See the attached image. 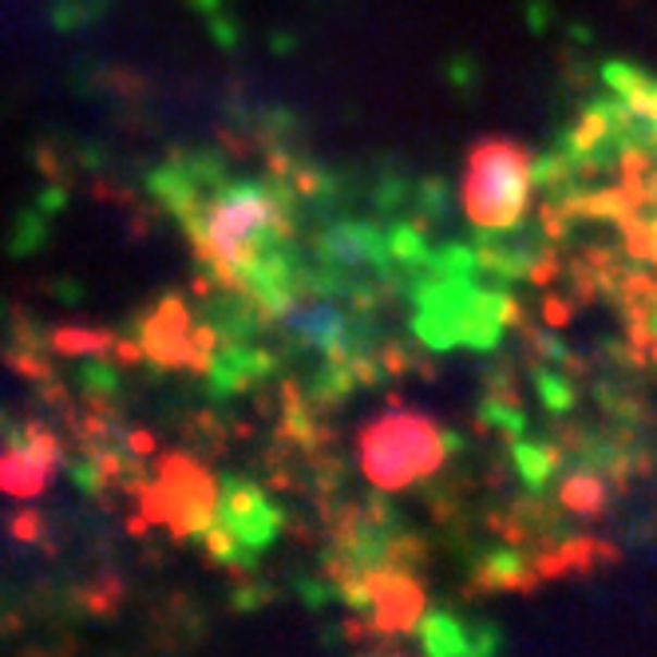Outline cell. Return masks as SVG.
I'll return each mask as SVG.
<instances>
[{"label":"cell","instance_id":"cell-3","mask_svg":"<svg viewBox=\"0 0 657 657\" xmlns=\"http://www.w3.org/2000/svg\"><path fill=\"white\" fill-rule=\"evenodd\" d=\"M277 226L274 202L253 187H241L234 195L219 198L202 219V253L210 265H219L222 277H238L250 270L262 238Z\"/></svg>","mask_w":657,"mask_h":657},{"label":"cell","instance_id":"cell-6","mask_svg":"<svg viewBox=\"0 0 657 657\" xmlns=\"http://www.w3.org/2000/svg\"><path fill=\"white\" fill-rule=\"evenodd\" d=\"M606 84H610L622 103L634 111L637 120L646 123L649 132L657 135V79L646 76L642 67H630V64H610L606 67Z\"/></svg>","mask_w":657,"mask_h":657},{"label":"cell","instance_id":"cell-4","mask_svg":"<svg viewBox=\"0 0 657 657\" xmlns=\"http://www.w3.org/2000/svg\"><path fill=\"white\" fill-rule=\"evenodd\" d=\"M159 516L171 519L178 531L207 526L210 507H214V483L187 460H171L159 480Z\"/></svg>","mask_w":657,"mask_h":657},{"label":"cell","instance_id":"cell-2","mask_svg":"<svg viewBox=\"0 0 657 657\" xmlns=\"http://www.w3.org/2000/svg\"><path fill=\"white\" fill-rule=\"evenodd\" d=\"M444 432L417 412H393L364 427L361 436V468L364 475L384 487L400 492L408 483L424 480L444 463Z\"/></svg>","mask_w":657,"mask_h":657},{"label":"cell","instance_id":"cell-5","mask_svg":"<svg viewBox=\"0 0 657 657\" xmlns=\"http://www.w3.org/2000/svg\"><path fill=\"white\" fill-rule=\"evenodd\" d=\"M55 460V444L48 436H33L28 444H16L0 456V487L12 495H33L45 487L48 471Z\"/></svg>","mask_w":657,"mask_h":657},{"label":"cell","instance_id":"cell-1","mask_svg":"<svg viewBox=\"0 0 657 657\" xmlns=\"http://www.w3.org/2000/svg\"><path fill=\"white\" fill-rule=\"evenodd\" d=\"M531 183H535V166L523 147L507 139L480 142L471 151L468 175H463L468 219L483 231H511L526 214Z\"/></svg>","mask_w":657,"mask_h":657}]
</instances>
